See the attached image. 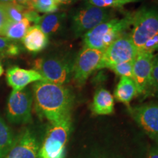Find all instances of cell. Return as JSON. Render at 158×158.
I'll return each instance as SVG.
<instances>
[{
    "label": "cell",
    "mask_w": 158,
    "mask_h": 158,
    "mask_svg": "<svg viewBox=\"0 0 158 158\" xmlns=\"http://www.w3.org/2000/svg\"><path fill=\"white\" fill-rule=\"evenodd\" d=\"M132 13L122 19H111L104 21L84 35L85 46L104 51L112 43L130 27Z\"/></svg>",
    "instance_id": "cell-4"
},
{
    "label": "cell",
    "mask_w": 158,
    "mask_h": 158,
    "mask_svg": "<svg viewBox=\"0 0 158 158\" xmlns=\"http://www.w3.org/2000/svg\"><path fill=\"white\" fill-rule=\"evenodd\" d=\"M32 88L35 108L40 117L52 124L71 116L74 99L68 88L47 81L35 82Z\"/></svg>",
    "instance_id": "cell-2"
},
{
    "label": "cell",
    "mask_w": 158,
    "mask_h": 158,
    "mask_svg": "<svg viewBox=\"0 0 158 158\" xmlns=\"http://www.w3.org/2000/svg\"><path fill=\"white\" fill-rule=\"evenodd\" d=\"M139 1L140 0H89V3L101 8H122L127 4Z\"/></svg>",
    "instance_id": "cell-23"
},
{
    "label": "cell",
    "mask_w": 158,
    "mask_h": 158,
    "mask_svg": "<svg viewBox=\"0 0 158 158\" xmlns=\"http://www.w3.org/2000/svg\"><path fill=\"white\" fill-rule=\"evenodd\" d=\"M110 19L109 11L92 5L86 4L73 17L72 29L76 36L84 35L97 26Z\"/></svg>",
    "instance_id": "cell-7"
},
{
    "label": "cell",
    "mask_w": 158,
    "mask_h": 158,
    "mask_svg": "<svg viewBox=\"0 0 158 158\" xmlns=\"http://www.w3.org/2000/svg\"><path fill=\"white\" fill-rule=\"evenodd\" d=\"M40 147V142L35 132L25 127L15 135L10 149L2 158H39Z\"/></svg>",
    "instance_id": "cell-12"
},
{
    "label": "cell",
    "mask_w": 158,
    "mask_h": 158,
    "mask_svg": "<svg viewBox=\"0 0 158 158\" xmlns=\"http://www.w3.org/2000/svg\"></svg>",
    "instance_id": "cell-34"
},
{
    "label": "cell",
    "mask_w": 158,
    "mask_h": 158,
    "mask_svg": "<svg viewBox=\"0 0 158 158\" xmlns=\"http://www.w3.org/2000/svg\"><path fill=\"white\" fill-rule=\"evenodd\" d=\"M13 2V0H0V3H9Z\"/></svg>",
    "instance_id": "cell-32"
},
{
    "label": "cell",
    "mask_w": 158,
    "mask_h": 158,
    "mask_svg": "<svg viewBox=\"0 0 158 158\" xmlns=\"http://www.w3.org/2000/svg\"><path fill=\"white\" fill-rule=\"evenodd\" d=\"M155 55L149 53H138L133 64V78L138 95L152 94L153 59Z\"/></svg>",
    "instance_id": "cell-13"
},
{
    "label": "cell",
    "mask_w": 158,
    "mask_h": 158,
    "mask_svg": "<svg viewBox=\"0 0 158 158\" xmlns=\"http://www.w3.org/2000/svg\"><path fill=\"white\" fill-rule=\"evenodd\" d=\"M19 53L20 48L16 43L7 37L0 36V54L5 56H14Z\"/></svg>",
    "instance_id": "cell-22"
},
{
    "label": "cell",
    "mask_w": 158,
    "mask_h": 158,
    "mask_svg": "<svg viewBox=\"0 0 158 158\" xmlns=\"http://www.w3.org/2000/svg\"><path fill=\"white\" fill-rule=\"evenodd\" d=\"M56 2L58 4H63V5H68V4H70L73 2H74L75 0H55Z\"/></svg>",
    "instance_id": "cell-30"
},
{
    "label": "cell",
    "mask_w": 158,
    "mask_h": 158,
    "mask_svg": "<svg viewBox=\"0 0 158 158\" xmlns=\"http://www.w3.org/2000/svg\"><path fill=\"white\" fill-rule=\"evenodd\" d=\"M11 23L6 10L5 3H0V35L6 36V32Z\"/></svg>",
    "instance_id": "cell-26"
},
{
    "label": "cell",
    "mask_w": 158,
    "mask_h": 158,
    "mask_svg": "<svg viewBox=\"0 0 158 158\" xmlns=\"http://www.w3.org/2000/svg\"><path fill=\"white\" fill-rule=\"evenodd\" d=\"M4 73V69H3V67L1 63H0V77H1L2 76Z\"/></svg>",
    "instance_id": "cell-31"
},
{
    "label": "cell",
    "mask_w": 158,
    "mask_h": 158,
    "mask_svg": "<svg viewBox=\"0 0 158 158\" xmlns=\"http://www.w3.org/2000/svg\"><path fill=\"white\" fill-rule=\"evenodd\" d=\"M149 146L141 134H87L76 137L65 158H146Z\"/></svg>",
    "instance_id": "cell-1"
},
{
    "label": "cell",
    "mask_w": 158,
    "mask_h": 158,
    "mask_svg": "<svg viewBox=\"0 0 158 158\" xmlns=\"http://www.w3.org/2000/svg\"><path fill=\"white\" fill-rule=\"evenodd\" d=\"M14 138L15 135L10 127L0 116V158H2L9 151Z\"/></svg>",
    "instance_id": "cell-19"
},
{
    "label": "cell",
    "mask_w": 158,
    "mask_h": 158,
    "mask_svg": "<svg viewBox=\"0 0 158 158\" xmlns=\"http://www.w3.org/2000/svg\"><path fill=\"white\" fill-rule=\"evenodd\" d=\"M137 96H138V89L133 79L121 77L114 91V98L118 101L129 106L130 102Z\"/></svg>",
    "instance_id": "cell-17"
},
{
    "label": "cell",
    "mask_w": 158,
    "mask_h": 158,
    "mask_svg": "<svg viewBox=\"0 0 158 158\" xmlns=\"http://www.w3.org/2000/svg\"><path fill=\"white\" fill-rule=\"evenodd\" d=\"M34 68L45 81L59 85L68 82L72 74V70L68 63L57 57L37 59L34 62Z\"/></svg>",
    "instance_id": "cell-8"
},
{
    "label": "cell",
    "mask_w": 158,
    "mask_h": 158,
    "mask_svg": "<svg viewBox=\"0 0 158 158\" xmlns=\"http://www.w3.org/2000/svg\"><path fill=\"white\" fill-rule=\"evenodd\" d=\"M13 3L22 6L29 10H34L33 5L30 0H13Z\"/></svg>",
    "instance_id": "cell-29"
},
{
    "label": "cell",
    "mask_w": 158,
    "mask_h": 158,
    "mask_svg": "<svg viewBox=\"0 0 158 158\" xmlns=\"http://www.w3.org/2000/svg\"><path fill=\"white\" fill-rule=\"evenodd\" d=\"M133 61L119 63L112 65L109 69L113 70L118 76L121 77H127V78H133Z\"/></svg>",
    "instance_id": "cell-25"
},
{
    "label": "cell",
    "mask_w": 158,
    "mask_h": 158,
    "mask_svg": "<svg viewBox=\"0 0 158 158\" xmlns=\"http://www.w3.org/2000/svg\"><path fill=\"white\" fill-rule=\"evenodd\" d=\"M128 111L143 134L158 143V104L128 106Z\"/></svg>",
    "instance_id": "cell-11"
},
{
    "label": "cell",
    "mask_w": 158,
    "mask_h": 158,
    "mask_svg": "<svg viewBox=\"0 0 158 158\" xmlns=\"http://www.w3.org/2000/svg\"><path fill=\"white\" fill-rule=\"evenodd\" d=\"M25 48L29 52L38 53L48 45V39L37 25L29 27L27 34L22 39Z\"/></svg>",
    "instance_id": "cell-15"
},
{
    "label": "cell",
    "mask_w": 158,
    "mask_h": 158,
    "mask_svg": "<svg viewBox=\"0 0 158 158\" xmlns=\"http://www.w3.org/2000/svg\"><path fill=\"white\" fill-rule=\"evenodd\" d=\"M7 82L13 90H22L32 82L45 81L43 77L35 70H26L13 66L7 70Z\"/></svg>",
    "instance_id": "cell-14"
},
{
    "label": "cell",
    "mask_w": 158,
    "mask_h": 158,
    "mask_svg": "<svg viewBox=\"0 0 158 158\" xmlns=\"http://www.w3.org/2000/svg\"><path fill=\"white\" fill-rule=\"evenodd\" d=\"M30 23L26 18L19 22L11 23L6 32V37L11 40L23 39L30 27Z\"/></svg>",
    "instance_id": "cell-20"
},
{
    "label": "cell",
    "mask_w": 158,
    "mask_h": 158,
    "mask_svg": "<svg viewBox=\"0 0 158 158\" xmlns=\"http://www.w3.org/2000/svg\"><path fill=\"white\" fill-rule=\"evenodd\" d=\"M146 158H158V143L149 144Z\"/></svg>",
    "instance_id": "cell-28"
},
{
    "label": "cell",
    "mask_w": 158,
    "mask_h": 158,
    "mask_svg": "<svg viewBox=\"0 0 158 158\" xmlns=\"http://www.w3.org/2000/svg\"><path fill=\"white\" fill-rule=\"evenodd\" d=\"M152 78V94L158 96V54L155 55L153 59Z\"/></svg>",
    "instance_id": "cell-27"
},
{
    "label": "cell",
    "mask_w": 158,
    "mask_h": 158,
    "mask_svg": "<svg viewBox=\"0 0 158 158\" xmlns=\"http://www.w3.org/2000/svg\"><path fill=\"white\" fill-rule=\"evenodd\" d=\"M34 10L43 13H54L58 10V4L55 0H36Z\"/></svg>",
    "instance_id": "cell-24"
},
{
    "label": "cell",
    "mask_w": 158,
    "mask_h": 158,
    "mask_svg": "<svg viewBox=\"0 0 158 158\" xmlns=\"http://www.w3.org/2000/svg\"><path fill=\"white\" fill-rule=\"evenodd\" d=\"M130 39L138 53L158 51V12L143 8L132 13Z\"/></svg>",
    "instance_id": "cell-3"
},
{
    "label": "cell",
    "mask_w": 158,
    "mask_h": 158,
    "mask_svg": "<svg viewBox=\"0 0 158 158\" xmlns=\"http://www.w3.org/2000/svg\"><path fill=\"white\" fill-rule=\"evenodd\" d=\"M136 50L130 37L122 36L116 40L104 51L103 56L98 69L108 68L119 63L134 61L137 56Z\"/></svg>",
    "instance_id": "cell-10"
},
{
    "label": "cell",
    "mask_w": 158,
    "mask_h": 158,
    "mask_svg": "<svg viewBox=\"0 0 158 158\" xmlns=\"http://www.w3.org/2000/svg\"><path fill=\"white\" fill-rule=\"evenodd\" d=\"M71 129V116L50 124L40 147L39 158H65Z\"/></svg>",
    "instance_id": "cell-5"
},
{
    "label": "cell",
    "mask_w": 158,
    "mask_h": 158,
    "mask_svg": "<svg viewBox=\"0 0 158 158\" xmlns=\"http://www.w3.org/2000/svg\"><path fill=\"white\" fill-rule=\"evenodd\" d=\"M91 108L95 115H110L114 111V97L109 91L100 89L94 94Z\"/></svg>",
    "instance_id": "cell-16"
},
{
    "label": "cell",
    "mask_w": 158,
    "mask_h": 158,
    "mask_svg": "<svg viewBox=\"0 0 158 158\" xmlns=\"http://www.w3.org/2000/svg\"><path fill=\"white\" fill-rule=\"evenodd\" d=\"M5 56L4 54H0V63H1V62L2 61V59H4V58H5Z\"/></svg>",
    "instance_id": "cell-33"
},
{
    "label": "cell",
    "mask_w": 158,
    "mask_h": 158,
    "mask_svg": "<svg viewBox=\"0 0 158 158\" xmlns=\"http://www.w3.org/2000/svg\"><path fill=\"white\" fill-rule=\"evenodd\" d=\"M103 53L86 46L79 52L72 68L73 78L78 86H83L89 76L98 68Z\"/></svg>",
    "instance_id": "cell-9"
},
{
    "label": "cell",
    "mask_w": 158,
    "mask_h": 158,
    "mask_svg": "<svg viewBox=\"0 0 158 158\" xmlns=\"http://www.w3.org/2000/svg\"><path fill=\"white\" fill-rule=\"evenodd\" d=\"M6 10L12 23L19 22L25 18V13L27 8L13 2L5 3Z\"/></svg>",
    "instance_id": "cell-21"
},
{
    "label": "cell",
    "mask_w": 158,
    "mask_h": 158,
    "mask_svg": "<svg viewBox=\"0 0 158 158\" xmlns=\"http://www.w3.org/2000/svg\"><path fill=\"white\" fill-rule=\"evenodd\" d=\"M32 103L33 94L29 89L12 91L6 107V116L8 121L15 124L31 123Z\"/></svg>",
    "instance_id": "cell-6"
},
{
    "label": "cell",
    "mask_w": 158,
    "mask_h": 158,
    "mask_svg": "<svg viewBox=\"0 0 158 158\" xmlns=\"http://www.w3.org/2000/svg\"><path fill=\"white\" fill-rule=\"evenodd\" d=\"M64 18L63 14H46L40 16L37 26L45 35L56 32L60 28Z\"/></svg>",
    "instance_id": "cell-18"
}]
</instances>
